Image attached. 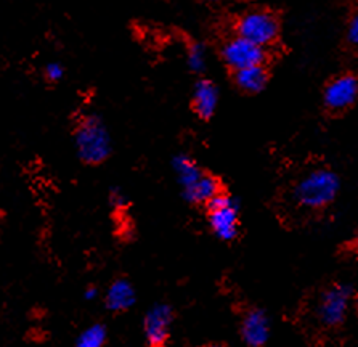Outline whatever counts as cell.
I'll list each match as a JSON object with an SVG mask.
<instances>
[{"label":"cell","instance_id":"22","mask_svg":"<svg viewBox=\"0 0 358 347\" xmlns=\"http://www.w3.org/2000/svg\"><path fill=\"white\" fill-rule=\"evenodd\" d=\"M203 2L208 5H220V3H224L225 0H203Z\"/></svg>","mask_w":358,"mask_h":347},{"label":"cell","instance_id":"19","mask_svg":"<svg viewBox=\"0 0 358 347\" xmlns=\"http://www.w3.org/2000/svg\"><path fill=\"white\" fill-rule=\"evenodd\" d=\"M111 201L115 203L116 206H126L127 199H126V197H124V194H122V192H119V190H115V192L111 193Z\"/></svg>","mask_w":358,"mask_h":347},{"label":"cell","instance_id":"3","mask_svg":"<svg viewBox=\"0 0 358 347\" xmlns=\"http://www.w3.org/2000/svg\"><path fill=\"white\" fill-rule=\"evenodd\" d=\"M74 145L79 158L90 166L101 164L111 155L110 132L96 115L80 119L74 130Z\"/></svg>","mask_w":358,"mask_h":347},{"label":"cell","instance_id":"12","mask_svg":"<svg viewBox=\"0 0 358 347\" xmlns=\"http://www.w3.org/2000/svg\"><path fill=\"white\" fill-rule=\"evenodd\" d=\"M222 192H225V190L219 178L209 172H203V176L192 187L183 190V197L192 204L208 206V203L213 201L217 194H220Z\"/></svg>","mask_w":358,"mask_h":347},{"label":"cell","instance_id":"8","mask_svg":"<svg viewBox=\"0 0 358 347\" xmlns=\"http://www.w3.org/2000/svg\"><path fill=\"white\" fill-rule=\"evenodd\" d=\"M173 312L167 304H158L146 313L143 320V333L146 343L153 347L164 346L169 339V330Z\"/></svg>","mask_w":358,"mask_h":347},{"label":"cell","instance_id":"7","mask_svg":"<svg viewBox=\"0 0 358 347\" xmlns=\"http://www.w3.org/2000/svg\"><path fill=\"white\" fill-rule=\"evenodd\" d=\"M358 103V76L344 73L324 85L323 108L328 116H343Z\"/></svg>","mask_w":358,"mask_h":347},{"label":"cell","instance_id":"20","mask_svg":"<svg viewBox=\"0 0 358 347\" xmlns=\"http://www.w3.org/2000/svg\"><path fill=\"white\" fill-rule=\"evenodd\" d=\"M84 297L85 301H95L96 297H99V290H96L95 286H89V288L84 291Z\"/></svg>","mask_w":358,"mask_h":347},{"label":"cell","instance_id":"4","mask_svg":"<svg viewBox=\"0 0 358 347\" xmlns=\"http://www.w3.org/2000/svg\"><path fill=\"white\" fill-rule=\"evenodd\" d=\"M233 32L257 45L268 48L280 39V16L268 8H249L233 21Z\"/></svg>","mask_w":358,"mask_h":347},{"label":"cell","instance_id":"10","mask_svg":"<svg viewBox=\"0 0 358 347\" xmlns=\"http://www.w3.org/2000/svg\"><path fill=\"white\" fill-rule=\"evenodd\" d=\"M231 79L236 89L241 90L243 94L256 95L267 87L270 80V71L267 64H254V66L231 71Z\"/></svg>","mask_w":358,"mask_h":347},{"label":"cell","instance_id":"17","mask_svg":"<svg viewBox=\"0 0 358 347\" xmlns=\"http://www.w3.org/2000/svg\"><path fill=\"white\" fill-rule=\"evenodd\" d=\"M345 42L352 50L358 52V8L350 15L349 21H347L345 29Z\"/></svg>","mask_w":358,"mask_h":347},{"label":"cell","instance_id":"1","mask_svg":"<svg viewBox=\"0 0 358 347\" xmlns=\"http://www.w3.org/2000/svg\"><path fill=\"white\" fill-rule=\"evenodd\" d=\"M339 193V177L329 166H301L283 190V206L292 220L301 224L317 219L336 201Z\"/></svg>","mask_w":358,"mask_h":347},{"label":"cell","instance_id":"23","mask_svg":"<svg viewBox=\"0 0 358 347\" xmlns=\"http://www.w3.org/2000/svg\"><path fill=\"white\" fill-rule=\"evenodd\" d=\"M355 304H357V309H358V292L355 295Z\"/></svg>","mask_w":358,"mask_h":347},{"label":"cell","instance_id":"6","mask_svg":"<svg viewBox=\"0 0 358 347\" xmlns=\"http://www.w3.org/2000/svg\"><path fill=\"white\" fill-rule=\"evenodd\" d=\"M220 58L230 71H236V69L254 66V64H267L268 48L257 45L233 32L222 42Z\"/></svg>","mask_w":358,"mask_h":347},{"label":"cell","instance_id":"18","mask_svg":"<svg viewBox=\"0 0 358 347\" xmlns=\"http://www.w3.org/2000/svg\"><path fill=\"white\" fill-rule=\"evenodd\" d=\"M43 78H45L47 83L57 84L64 78V68L59 63L47 64L45 69H43Z\"/></svg>","mask_w":358,"mask_h":347},{"label":"cell","instance_id":"5","mask_svg":"<svg viewBox=\"0 0 358 347\" xmlns=\"http://www.w3.org/2000/svg\"><path fill=\"white\" fill-rule=\"evenodd\" d=\"M208 220L214 235L222 241H233L240 235V211L229 193L222 192L220 194L209 201Z\"/></svg>","mask_w":358,"mask_h":347},{"label":"cell","instance_id":"13","mask_svg":"<svg viewBox=\"0 0 358 347\" xmlns=\"http://www.w3.org/2000/svg\"><path fill=\"white\" fill-rule=\"evenodd\" d=\"M135 288L127 278H117L113 281L105 295V304L111 312H126L135 304Z\"/></svg>","mask_w":358,"mask_h":347},{"label":"cell","instance_id":"9","mask_svg":"<svg viewBox=\"0 0 358 347\" xmlns=\"http://www.w3.org/2000/svg\"><path fill=\"white\" fill-rule=\"evenodd\" d=\"M240 333L244 344L251 347H262L270 336L268 317L260 309H248L241 317Z\"/></svg>","mask_w":358,"mask_h":347},{"label":"cell","instance_id":"21","mask_svg":"<svg viewBox=\"0 0 358 347\" xmlns=\"http://www.w3.org/2000/svg\"><path fill=\"white\" fill-rule=\"evenodd\" d=\"M347 249H349L350 253L358 254V232H357V235L354 236V240L349 241V245H347Z\"/></svg>","mask_w":358,"mask_h":347},{"label":"cell","instance_id":"11","mask_svg":"<svg viewBox=\"0 0 358 347\" xmlns=\"http://www.w3.org/2000/svg\"><path fill=\"white\" fill-rule=\"evenodd\" d=\"M217 105H219V90L217 85L209 79H199L194 84L193 97H192V108L199 119H208L215 115Z\"/></svg>","mask_w":358,"mask_h":347},{"label":"cell","instance_id":"2","mask_svg":"<svg viewBox=\"0 0 358 347\" xmlns=\"http://www.w3.org/2000/svg\"><path fill=\"white\" fill-rule=\"evenodd\" d=\"M352 302V290L347 285L328 283L310 292L302 307V322L315 334H329L345 325Z\"/></svg>","mask_w":358,"mask_h":347},{"label":"cell","instance_id":"14","mask_svg":"<svg viewBox=\"0 0 358 347\" xmlns=\"http://www.w3.org/2000/svg\"><path fill=\"white\" fill-rule=\"evenodd\" d=\"M172 166H173V171H176L177 180L182 185V190H187L188 187H192L204 172L198 166V162L188 155L176 156V158H173Z\"/></svg>","mask_w":358,"mask_h":347},{"label":"cell","instance_id":"16","mask_svg":"<svg viewBox=\"0 0 358 347\" xmlns=\"http://www.w3.org/2000/svg\"><path fill=\"white\" fill-rule=\"evenodd\" d=\"M187 59H188V66L193 73L201 74L206 69V50L204 47L201 45L199 42H192L188 45V52H187Z\"/></svg>","mask_w":358,"mask_h":347},{"label":"cell","instance_id":"15","mask_svg":"<svg viewBox=\"0 0 358 347\" xmlns=\"http://www.w3.org/2000/svg\"><path fill=\"white\" fill-rule=\"evenodd\" d=\"M108 341V332L105 325L94 323L87 327L83 333L76 339V346L78 347H101L105 346Z\"/></svg>","mask_w":358,"mask_h":347}]
</instances>
